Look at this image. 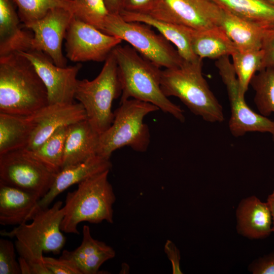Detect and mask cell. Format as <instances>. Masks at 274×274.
Returning <instances> with one entry per match:
<instances>
[{
    "label": "cell",
    "mask_w": 274,
    "mask_h": 274,
    "mask_svg": "<svg viewBox=\"0 0 274 274\" xmlns=\"http://www.w3.org/2000/svg\"><path fill=\"white\" fill-rule=\"evenodd\" d=\"M146 14L201 30L219 26L223 10L211 0H157Z\"/></svg>",
    "instance_id": "8fae6325"
},
{
    "label": "cell",
    "mask_w": 274,
    "mask_h": 274,
    "mask_svg": "<svg viewBox=\"0 0 274 274\" xmlns=\"http://www.w3.org/2000/svg\"><path fill=\"white\" fill-rule=\"evenodd\" d=\"M120 15L127 21L141 22L155 28L165 39L175 45L183 60L193 61L199 58L194 53L192 48L191 41L194 30L159 20L146 14L123 10Z\"/></svg>",
    "instance_id": "7402d4cb"
},
{
    "label": "cell",
    "mask_w": 274,
    "mask_h": 274,
    "mask_svg": "<svg viewBox=\"0 0 274 274\" xmlns=\"http://www.w3.org/2000/svg\"><path fill=\"white\" fill-rule=\"evenodd\" d=\"M43 261L52 274H81L72 262L63 258L43 256Z\"/></svg>",
    "instance_id": "d6a6232c"
},
{
    "label": "cell",
    "mask_w": 274,
    "mask_h": 274,
    "mask_svg": "<svg viewBox=\"0 0 274 274\" xmlns=\"http://www.w3.org/2000/svg\"><path fill=\"white\" fill-rule=\"evenodd\" d=\"M57 173L30 151L21 149L0 155V183L43 197Z\"/></svg>",
    "instance_id": "9c48e42d"
},
{
    "label": "cell",
    "mask_w": 274,
    "mask_h": 274,
    "mask_svg": "<svg viewBox=\"0 0 274 274\" xmlns=\"http://www.w3.org/2000/svg\"><path fill=\"white\" fill-rule=\"evenodd\" d=\"M236 229L241 235L250 239H261L272 233V219L266 202L255 195L241 200L236 211Z\"/></svg>",
    "instance_id": "2e32d148"
},
{
    "label": "cell",
    "mask_w": 274,
    "mask_h": 274,
    "mask_svg": "<svg viewBox=\"0 0 274 274\" xmlns=\"http://www.w3.org/2000/svg\"><path fill=\"white\" fill-rule=\"evenodd\" d=\"M31 132L28 116L0 113V155L25 149Z\"/></svg>",
    "instance_id": "484cf974"
},
{
    "label": "cell",
    "mask_w": 274,
    "mask_h": 274,
    "mask_svg": "<svg viewBox=\"0 0 274 274\" xmlns=\"http://www.w3.org/2000/svg\"><path fill=\"white\" fill-rule=\"evenodd\" d=\"M120 104L114 112L111 125L99 136L97 155L109 159L114 151L125 146L138 152L146 151L150 135L143 120L148 114L159 110L151 103L132 98Z\"/></svg>",
    "instance_id": "8992f818"
},
{
    "label": "cell",
    "mask_w": 274,
    "mask_h": 274,
    "mask_svg": "<svg viewBox=\"0 0 274 274\" xmlns=\"http://www.w3.org/2000/svg\"><path fill=\"white\" fill-rule=\"evenodd\" d=\"M66 57L74 62L105 61L123 41L107 34L74 16L65 36Z\"/></svg>",
    "instance_id": "7c38bea8"
},
{
    "label": "cell",
    "mask_w": 274,
    "mask_h": 274,
    "mask_svg": "<svg viewBox=\"0 0 274 274\" xmlns=\"http://www.w3.org/2000/svg\"><path fill=\"white\" fill-rule=\"evenodd\" d=\"M266 202L268 205L272 216L273 223L272 233H274V190L271 194L268 195Z\"/></svg>",
    "instance_id": "f35d334b"
},
{
    "label": "cell",
    "mask_w": 274,
    "mask_h": 274,
    "mask_svg": "<svg viewBox=\"0 0 274 274\" xmlns=\"http://www.w3.org/2000/svg\"><path fill=\"white\" fill-rule=\"evenodd\" d=\"M112 166L110 159L97 155L83 162L62 168L57 173L47 193L40 199L39 208H48L56 196L71 186L110 170Z\"/></svg>",
    "instance_id": "e0dca14e"
},
{
    "label": "cell",
    "mask_w": 274,
    "mask_h": 274,
    "mask_svg": "<svg viewBox=\"0 0 274 274\" xmlns=\"http://www.w3.org/2000/svg\"><path fill=\"white\" fill-rule=\"evenodd\" d=\"M202 59L184 60L179 67L161 71L160 86L166 97L175 96L196 115L215 123L224 120L223 108L202 73Z\"/></svg>",
    "instance_id": "277c9868"
},
{
    "label": "cell",
    "mask_w": 274,
    "mask_h": 274,
    "mask_svg": "<svg viewBox=\"0 0 274 274\" xmlns=\"http://www.w3.org/2000/svg\"><path fill=\"white\" fill-rule=\"evenodd\" d=\"M74 16V12L68 9L53 8L43 18L26 26L33 32L32 50L43 52L57 66H66L62 44Z\"/></svg>",
    "instance_id": "5bb4252c"
},
{
    "label": "cell",
    "mask_w": 274,
    "mask_h": 274,
    "mask_svg": "<svg viewBox=\"0 0 274 274\" xmlns=\"http://www.w3.org/2000/svg\"><path fill=\"white\" fill-rule=\"evenodd\" d=\"M29 59L43 82L48 93V104L74 102L78 79L77 75L82 65L60 67L41 51L31 50L18 52Z\"/></svg>",
    "instance_id": "4fadbf2b"
},
{
    "label": "cell",
    "mask_w": 274,
    "mask_h": 274,
    "mask_svg": "<svg viewBox=\"0 0 274 274\" xmlns=\"http://www.w3.org/2000/svg\"><path fill=\"white\" fill-rule=\"evenodd\" d=\"M215 65L225 85L230 107L229 128L235 137L247 132H268L274 141V120L253 111L247 105L245 95L241 91L239 84L229 56L221 57Z\"/></svg>",
    "instance_id": "30bf717a"
},
{
    "label": "cell",
    "mask_w": 274,
    "mask_h": 274,
    "mask_svg": "<svg viewBox=\"0 0 274 274\" xmlns=\"http://www.w3.org/2000/svg\"><path fill=\"white\" fill-rule=\"evenodd\" d=\"M79 9L74 16L81 21L102 31L110 14L104 0H74Z\"/></svg>",
    "instance_id": "4dcf8cb0"
},
{
    "label": "cell",
    "mask_w": 274,
    "mask_h": 274,
    "mask_svg": "<svg viewBox=\"0 0 274 274\" xmlns=\"http://www.w3.org/2000/svg\"><path fill=\"white\" fill-rule=\"evenodd\" d=\"M112 52L117 64L122 91L120 102L132 98L149 102L179 121L185 120L183 110L161 89L160 67L127 45H119Z\"/></svg>",
    "instance_id": "3957f363"
},
{
    "label": "cell",
    "mask_w": 274,
    "mask_h": 274,
    "mask_svg": "<svg viewBox=\"0 0 274 274\" xmlns=\"http://www.w3.org/2000/svg\"><path fill=\"white\" fill-rule=\"evenodd\" d=\"M164 252L166 253L172 266L173 274H182L180 268V252L175 244L170 240H167L164 247Z\"/></svg>",
    "instance_id": "8d00e7d4"
},
{
    "label": "cell",
    "mask_w": 274,
    "mask_h": 274,
    "mask_svg": "<svg viewBox=\"0 0 274 274\" xmlns=\"http://www.w3.org/2000/svg\"><path fill=\"white\" fill-rule=\"evenodd\" d=\"M194 53L203 59H219L231 56L237 48L221 26L194 30L191 41Z\"/></svg>",
    "instance_id": "cb8c5ba5"
},
{
    "label": "cell",
    "mask_w": 274,
    "mask_h": 274,
    "mask_svg": "<svg viewBox=\"0 0 274 274\" xmlns=\"http://www.w3.org/2000/svg\"><path fill=\"white\" fill-rule=\"evenodd\" d=\"M64 215L62 202L59 200L51 208L40 209L31 223L1 231L3 236L16 238L15 249L27 263L29 274H52L43 261V253L58 254L64 247L66 239L60 228Z\"/></svg>",
    "instance_id": "6da1fadb"
},
{
    "label": "cell",
    "mask_w": 274,
    "mask_h": 274,
    "mask_svg": "<svg viewBox=\"0 0 274 274\" xmlns=\"http://www.w3.org/2000/svg\"><path fill=\"white\" fill-rule=\"evenodd\" d=\"M110 14H120L123 10V0H104Z\"/></svg>",
    "instance_id": "74e56055"
},
{
    "label": "cell",
    "mask_w": 274,
    "mask_h": 274,
    "mask_svg": "<svg viewBox=\"0 0 274 274\" xmlns=\"http://www.w3.org/2000/svg\"><path fill=\"white\" fill-rule=\"evenodd\" d=\"M47 105L46 88L30 61L18 52L0 56V113L29 116Z\"/></svg>",
    "instance_id": "7a4b0ae2"
},
{
    "label": "cell",
    "mask_w": 274,
    "mask_h": 274,
    "mask_svg": "<svg viewBox=\"0 0 274 274\" xmlns=\"http://www.w3.org/2000/svg\"><path fill=\"white\" fill-rule=\"evenodd\" d=\"M231 56L241 93L245 95L252 78L256 72L261 70L262 58L261 50L242 51L237 49Z\"/></svg>",
    "instance_id": "83f0119b"
},
{
    "label": "cell",
    "mask_w": 274,
    "mask_h": 274,
    "mask_svg": "<svg viewBox=\"0 0 274 274\" xmlns=\"http://www.w3.org/2000/svg\"><path fill=\"white\" fill-rule=\"evenodd\" d=\"M157 0H123V10L147 14Z\"/></svg>",
    "instance_id": "d590c367"
},
{
    "label": "cell",
    "mask_w": 274,
    "mask_h": 274,
    "mask_svg": "<svg viewBox=\"0 0 274 274\" xmlns=\"http://www.w3.org/2000/svg\"><path fill=\"white\" fill-rule=\"evenodd\" d=\"M32 132L26 149L33 151L60 128L86 119L83 106L79 103L48 104L29 115Z\"/></svg>",
    "instance_id": "9a60e30c"
},
{
    "label": "cell",
    "mask_w": 274,
    "mask_h": 274,
    "mask_svg": "<svg viewBox=\"0 0 274 274\" xmlns=\"http://www.w3.org/2000/svg\"><path fill=\"white\" fill-rule=\"evenodd\" d=\"M81 245L73 251L64 250L60 257L72 262L81 274L99 273L106 261L115 256L113 248L105 243L93 238L89 226L84 225Z\"/></svg>",
    "instance_id": "d6986e66"
},
{
    "label": "cell",
    "mask_w": 274,
    "mask_h": 274,
    "mask_svg": "<svg viewBox=\"0 0 274 274\" xmlns=\"http://www.w3.org/2000/svg\"><path fill=\"white\" fill-rule=\"evenodd\" d=\"M99 136L87 119L70 125L65 141L62 168L97 155Z\"/></svg>",
    "instance_id": "44dd1931"
},
{
    "label": "cell",
    "mask_w": 274,
    "mask_h": 274,
    "mask_svg": "<svg viewBox=\"0 0 274 274\" xmlns=\"http://www.w3.org/2000/svg\"><path fill=\"white\" fill-rule=\"evenodd\" d=\"M37 195L0 183V224L20 225L31 220L41 209Z\"/></svg>",
    "instance_id": "ac0fdd59"
},
{
    "label": "cell",
    "mask_w": 274,
    "mask_h": 274,
    "mask_svg": "<svg viewBox=\"0 0 274 274\" xmlns=\"http://www.w3.org/2000/svg\"><path fill=\"white\" fill-rule=\"evenodd\" d=\"M266 1H268V2H269L271 3L274 4V0H266Z\"/></svg>",
    "instance_id": "ab89813d"
},
{
    "label": "cell",
    "mask_w": 274,
    "mask_h": 274,
    "mask_svg": "<svg viewBox=\"0 0 274 274\" xmlns=\"http://www.w3.org/2000/svg\"><path fill=\"white\" fill-rule=\"evenodd\" d=\"M220 26L242 51L261 49L264 36L272 30L257 26L224 10Z\"/></svg>",
    "instance_id": "d4e9b609"
},
{
    "label": "cell",
    "mask_w": 274,
    "mask_h": 274,
    "mask_svg": "<svg viewBox=\"0 0 274 274\" xmlns=\"http://www.w3.org/2000/svg\"><path fill=\"white\" fill-rule=\"evenodd\" d=\"M68 126L60 128L39 147L30 151L41 161L57 173L62 167Z\"/></svg>",
    "instance_id": "f546056e"
},
{
    "label": "cell",
    "mask_w": 274,
    "mask_h": 274,
    "mask_svg": "<svg viewBox=\"0 0 274 274\" xmlns=\"http://www.w3.org/2000/svg\"><path fill=\"white\" fill-rule=\"evenodd\" d=\"M109 172L106 170L82 181L76 189L67 193L60 225L62 231L78 234V225L82 222L113 223V206L116 196L108 180Z\"/></svg>",
    "instance_id": "5b68a950"
},
{
    "label": "cell",
    "mask_w": 274,
    "mask_h": 274,
    "mask_svg": "<svg viewBox=\"0 0 274 274\" xmlns=\"http://www.w3.org/2000/svg\"><path fill=\"white\" fill-rule=\"evenodd\" d=\"M13 0H0V56L32 50L33 34L24 30Z\"/></svg>",
    "instance_id": "ffe728a7"
},
{
    "label": "cell",
    "mask_w": 274,
    "mask_h": 274,
    "mask_svg": "<svg viewBox=\"0 0 274 274\" xmlns=\"http://www.w3.org/2000/svg\"><path fill=\"white\" fill-rule=\"evenodd\" d=\"M248 269L253 274H274V251L254 260Z\"/></svg>",
    "instance_id": "e575fe53"
},
{
    "label": "cell",
    "mask_w": 274,
    "mask_h": 274,
    "mask_svg": "<svg viewBox=\"0 0 274 274\" xmlns=\"http://www.w3.org/2000/svg\"><path fill=\"white\" fill-rule=\"evenodd\" d=\"M250 85L255 92L254 103L261 115L274 113V70L266 68L255 74Z\"/></svg>",
    "instance_id": "f1b7e54d"
},
{
    "label": "cell",
    "mask_w": 274,
    "mask_h": 274,
    "mask_svg": "<svg viewBox=\"0 0 274 274\" xmlns=\"http://www.w3.org/2000/svg\"><path fill=\"white\" fill-rule=\"evenodd\" d=\"M102 32L127 42L140 54L160 68L177 67L184 61L170 43L160 33L154 31L150 25L127 21L120 14L109 15Z\"/></svg>",
    "instance_id": "ba28073f"
},
{
    "label": "cell",
    "mask_w": 274,
    "mask_h": 274,
    "mask_svg": "<svg viewBox=\"0 0 274 274\" xmlns=\"http://www.w3.org/2000/svg\"><path fill=\"white\" fill-rule=\"evenodd\" d=\"M18 9L20 19L25 27L43 18L51 9L63 8L76 12L78 5L74 0H13Z\"/></svg>",
    "instance_id": "4316f807"
},
{
    "label": "cell",
    "mask_w": 274,
    "mask_h": 274,
    "mask_svg": "<svg viewBox=\"0 0 274 274\" xmlns=\"http://www.w3.org/2000/svg\"><path fill=\"white\" fill-rule=\"evenodd\" d=\"M224 11L266 29H274V4L266 0H211Z\"/></svg>",
    "instance_id": "603a6c76"
},
{
    "label": "cell",
    "mask_w": 274,
    "mask_h": 274,
    "mask_svg": "<svg viewBox=\"0 0 274 274\" xmlns=\"http://www.w3.org/2000/svg\"><path fill=\"white\" fill-rule=\"evenodd\" d=\"M121 92L117 64L112 52L95 79L78 80L74 97L84 107L86 119L100 134L111 125L114 118L112 104Z\"/></svg>",
    "instance_id": "52a82bcc"
},
{
    "label": "cell",
    "mask_w": 274,
    "mask_h": 274,
    "mask_svg": "<svg viewBox=\"0 0 274 274\" xmlns=\"http://www.w3.org/2000/svg\"></svg>",
    "instance_id": "60d3db41"
},
{
    "label": "cell",
    "mask_w": 274,
    "mask_h": 274,
    "mask_svg": "<svg viewBox=\"0 0 274 274\" xmlns=\"http://www.w3.org/2000/svg\"><path fill=\"white\" fill-rule=\"evenodd\" d=\"M15 246L11 241L0 239V274H20L19 262L16 259Z\"/></svg>",
    "instance_id": "1f68e13d"
},
{
    "label": "cell",
    "mask_w": 274,
    "mask_h": 274,
    "mask_svg": "<svg viewBox=\"0 0 274 274\" xmlns=\"http://www.w3.org/2000/svg\"><path fill=\"white\" fill-rule=\"evenodd\" d=\"M261 50L262 58L260 71L266 68L274 70V29L264 36Z\"/></svg>",
    "instance_id": "836d02e7"
}]
</instances>
